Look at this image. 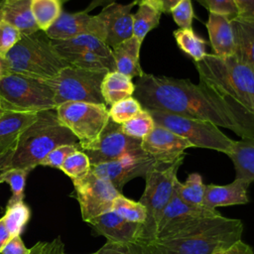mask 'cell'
<instances>
[{"label": "cell", "instance_id": "obj_37", "mask_svg": "<svg viewBox=\"0 0 254 254\" xmlns=\"http://www.w3.org/2000/svg\"><path fill=\"white\" fill-rule=\"evenodd\" d=\"M155 125L156 124L153 117L149 111L144 108L139 115L121 124V129L126 135L138 139H143L154 129Z\"/></svg>", "mask_w": 254, "mask_h": 254}, {"label": "cell", "instance_id": "obj_9", "mask_svg": "<svg viewBox=\"0 0 254 254\" xmlns=\"http://www.w3.org/2000/svg\"><path fill=\"white\" fill-rule=\"evenodd\" d=\"M56 112L60 122L77 138L81 150L96 144L110 120L106 104L64 102L56 108Z\"/></svg>", "mask_w": 254, "mask_h": 254}, {"label": "cell", "instance_id": "obj_36", "mask_svg": "<svg viewBox=\"0 0 254 254\" xmlns=\"http://www.w3.org/2000/svg\"><path fill=\"white\" fill-rule=\"evenodd\" d=\"M90 166L87 155L79 149L71 153L65 159L60 170H62L72 181H75L86 176L90 171Z\"/></svg>", "mask_w": 254, "mask_h": 254}, {"label": "cell", "instance_id": "obj_51", "mask_svg": "<svg viewBox=\"0 0 254 254\" xmlns=\"http://www.w3.org/2000/svg\"><path fill=\"white\" fill-rule=\"evenodd\" d=\"M66 1H68V0H62L63 3L66 2ZM112 3H115V0H91L89 5L83 10V12L88 13V12H90L91 10H93L96 7H99V6L105 7V6H108V5L112 4Z\"/></svg>", "mask_w": 254, "mask_h": 254}, {"label": "cell", "instance_id": "obj_26", "mask_svg": "<svg viewBox=\"0 0 254 254\" xmlns=\"http://www.w3.org/2000/svg\"><path fill=\"white\" fill-rule=\"evenodd\" d=\"M231 24L235 42L234 56L254 69V21L235 18Z\"/></svg>", "mask_w": 254, "mask_h": 254}, {"label": "cell", "instance_id": "obj_16", "mask_svg": "<svg viewBox=\"0 0 254 254\" xmlns=\"http://www.w3.org/2000/svg\"><path fill=\"white\" fill-rule=\"evenodd\" d=\"M51 40H66L79 35H93L104 42L105 32L97 15L83 11L67 13L63 11L59 19L45 32Z\"/></svg>", "mask_w": 254, "mask_h": 254}, {"label": "cell", "instance_id": "obj_24", "mask_svg": "<svg viewBox=\"0 0 254 254\" xmlns=\"http://www.w3.org/2000/svg\"><path fill=\"white\" fill-rule=\"evenodd\" d=\"M234 166L235 179L251 184L254 182V137L234 141L227 155Z\"/></svg>", "mask_w": 254, "mask_h": 254}, {"label": "cell", "instance_id": "obj_5", "mask_svg": "<svg viewBox=\"0 0 254 254\" xmlns=\"http://www.w3.org/2000/svg\"><path fill=\"white\" fill-rule=\"evenodd\" d=\"M10 73H18L41 80L55 77L68 66L44 31L22 35L20 41L7 53Z\"/></svg>", "mask_w": 254, "mask_h": 254}, {"label": "cell", "instance_id": "obj_48", "mask_svg": "<svg viewBox=\"0 0 254 254\" xmlns=\"http://www.w3.org/2000/svg\"><path fill=\"white\" fill-rule=\"evenodd\" d=\"M181 0H137V2H147L153 5L162 13H171L172 9L180 2Z\"/></svg>", "mask_w": 254, "mask_h": 254}, {"label": "cell", "instance_id": "obj_22", "mask_svg": "<svg viewBox=\"0 0 254 254\" xmlns=\"http://www.w3.org/2000/svg\"><path fill=\"white\" fill-rule=\"evenodd\" d=\"M0 19L16 27L22 35L40 30L31 10V0H0Z\"/></svg>", "mask_w": 254, "mask_h": 254}, {"label": "cell", "instance_id": "obj_25", "mask_svg": "<svg viewBox=\"0 0 254 254\" xmlns=\"http://www.w3.org/2000/svg\"><path fill=\"white\" fill-rule=\"evenodd\" d=\"M52 44L60 55L90 51L114 61L111 48L93 35L84 34L66 40H52Z\"/></svg>", "mask_w": 254, "mask_h": 254}, {"label": "cell", "instance_id": "obj_7", "mask_svg": "<svg viewBox=\"0 0 254 254\" xmlns=\"http://www.w3.org/2000/svg\"><path fill=\"white\" fill-rule=\"evenodd\" d=\"M0 97L8 111L37 113L57 108L55 92L46 80L18 73L0 81Z\"/></svg>", "mask_w": 254, "mask_h": 254}, {"label": "cell", "instance_id": "obj_38", "mask_svg": "<svg viewBox=\"0 0 254 254\" xmlns=\"http://www.w3.org/2000/svg\"><path fill=\"white\" fill-rule=\"evenodd\" d=\"M31 171L24 169L11 168L0 176V184L6 183L10 186L12 190V198L24 199V190L26 180Z\"/></svg>", "mask_w": 254, "mask_h": 254}, {"label": "cell", "instance_id": "obj_13", "mask_svg": "<svg viewBox=\"0 0 254 254\" xmlns=\"http://www.w3.org/2000/svg\"><path fill=\"white\" fill-rule=\"evenodd\" d=\"M218 216H221V214L216 208L186 203L174 191L171 200L161 213L156 237L153 241L171 238L196 220Z\"/></svg>", "mask_w": 254, "mask_h": 254}, {"label": "cell", "instance_id": "obj_2", "mask_svg": "<svg viewBox=\"0 0 254 254\" xmlns=\"http://www.w3.org/2000/svg\"><path fill=\"white\" fill-rule=\"evenodd\" d=\"M242 232L241 220L221 215L196 220L169 239L141 243L147 254H212L241 239Z\"/></svg>", "mask_w": 254, "mask_h": 254}, {"label": "cell", "instance_id": "obj_8", "mask_svg": "<svg viewBox=\"0 0 254 254\" xmlns=\"http://www.w3.org/2000/svg\"><path fill=\"white\" fill-rule=\"evenodd\" d=\"M155 124L165 127L188 140L192 147L206 148L228 155L234 140L223 134L219 128L207 121L187 118L174 113L147 109Z\"/></svg>", "mask_w": 254, "mask_h": 254}, {"label": "cell", "instance_id": "obj_52", "mask_svg": "<svg viewBox=\"0 0 254 254\" xmlns=\"http://www.w3.org/2000/svg\"><path fill=\"white\" fill-rule=\"evenodd\" d=\"M10 74V67L6 56L0 54V81Z\"/></svg>", "mask_w": 254, "mask_h": 254}, {"label": "cell", "instance_id": "obj_42", "mask_svg": "<svg viewBox=\"0 0 254 254\" xmlns=\"http://www.w3.org/2000/svg\"><path fill=\"white\" fill-rule=\"evenodd\" d=\"M208 10L209 13L226 16L230 20L238 17L237 8L233 0H195Z\"/></svg>", "mask_w": 254, "mask_h": 254}, {"label": "cell", "instance_id": "obj_10", "mask_svg": "<svg viewBox=\"0 0 254 254\" xmlns=\"http://www.w3.org/2000/svg\"><path fill=\"white\" fill-rule=\"evenodd\" d=\"M107 72L68 65L46 81L55 92L57 107L64 102L75 101L105 104L100 86Z\"/></svg>", "mask_w": 254, "mask_h": 254}, {"label": "cell", "instance_id": "obj_4", "mask_svg": "<svg viewBox=\"0 0 254 254\" xmlns=\"http://www.w3.org/2000/svg\"><path fill=\"white\" fill-rule=\"evenodd\" d=\"M62 145H79V142L60 122L56 109L40 111L37 120L21 134L13 152L11 168L32 171L50 152Z\"/></svg>", "mask_w": 254, "mask_h": 254}, {"label": "cell", "instance_id": "obj_40", "mask_svg": "<svg viewBox=\"0 0 254 254\" xmlns=\"http://www.w3.org/2000/svg\"><path fill=\"white\" fill-rule=\"evenodd\" d=\"M21 38L22 34L16 27L4 20H0V54L6 56Z\"/></svg>", "mask_w": 254, "mask_h": 254}, {"label": "cell", "instance_id": "obj_30", "mask_svg": "<svg viewBox=\"0 0 254 254\" xmlns=\"http://www.w3.org/2000/svg\"><path fill=\"white\" fill-rule=\"evenodd\" d=\"M138 5L133 14V36L143 42L147 34L158 27L162 12L147 2H139Z\"/></svg>", "mask_w": 254, "mask_h": 254}, {"label": "cell", "instance_id": "obj_12", "mask_svg": "<svg viewBox=\"0 0 254 254\" xmlns=\"http://www.w3.org/2000/svg\"><path fill=\"white\" fill-rule=\"evenodd\" d=\"M141 144L142 139L126 135L121 129V124L109 120L96 144L82 151L87 155L92 166L126 156H146Z\"/></svg>", "mask_w": 254, "mask_h": 254}, {"label": "cell", "instance_id": "obj_49", "mask_svg": "<svg viewBox=\"0 0 254 254\" xmlns=\"http://www.w3.org/2000/svg\"><path fill=\"white\" fill-rule=\"evenodd\" d=\"M13 152L10 151L7 153L0 154V176L11 169V162H12V157H13Z\"/></svg>", "mask_w": 254, "mask_h": 254}, {"label": "cell", "instance_id": "obj_11", "mask_svg": "<svg viewBox=\"0 0 254 254\" xmlns=\"http://www.w3.org/2000/svg\"><path fill=\"white\" fill-rule=\"evenodd\" d=\"M73 196L78 201L81 217L88 222L94 217L112 209L114 199L122 192L109 182L97 177L91 171L79 180L72 181Z\"/></svg>", "mask_w": 254, "mask_h": 254}, {"label": "cell", "instance_id": "obj_47", "mask_svg": "<svg viewBox=\"0 0 254 254\" xmlns=\"http://www.w3.org/2000/svg\"><path fill=\"white\" fill-rule=\"evenodd\" d=\"M212 254H254V252L251 246L239 239L228 247L219 249Z\"/></svg>", "mask_w": 254, "mask_h": 254}, {"label": "cell", "instance_id": "obj_46", "mask_svg": "<svg viewBox=\"0 0 254 254\" xmlns=\"http://www.w3.org/2000/svg\"><path fill=\"white\" fill-rule=\"evenodd\" d=\"M238 17L247 21H254V0H233Z\"/></svg>", "mask_w": 254, "mask_h": 254}, {"label": "cell", "instance_id": "obj_6", "mask_svg": "<svg viewBox=\"0 0 254 254\" xmlns=\"http://www.w3.org/2000/svg\"><path fill=\"white\" fill-rule=\"evenodd\" d=\"M184 158L185 155L171 164L156 162L147 172L145 190L139 200L145 206L147 213L146 221L142 224L143 231L140 242L148 243L155 239L161 213L174 193L175 182L178 180L177 173Z\"/></svg>", "mask_w": 254, "mask_h": 254}, {"label": "cell", "instance_id": "obj_44", "mask_svg": "<svg viewBox=\"0 0 254 254\" xmlns=\"http://www.w3.org/2000/svg\"><path fill=\"white\" fill-rule=\"evenodd\" d=\"M30 254H67L64 251V244L60 237L50 242H38L30 248ZM90 254H96L90 253Z\"/></svg>", "mask_w": 254, "mask_h": 254}, {"label": "cell", "instance_id": "obj_17", "mask_svg": "<svg viewBox=\"0 0 254 254\" xmlns=\"http://www.w3.org/2000/svg\"><path fill=\"white\" fill-rule=\"evenodd\" d=\"M135 5H138L137 0L128 4L112 3L103 7L97 14L105 32L104 43L109 48H113L133 36V14L131 11Z\"/></svg>", "mask_w": 254, "mask_h": 254}, {"label": "cell", "instance_id": "obj_19", "mask_svg": "<svg viewBox=\"0 0 254 254\" xmlns=\"http://www.w3.org/2000/svg\"><path fill=\"white\" fill-rule=\"evenodd\" d=\"M249 186L250 184L247 182L238 179L225 186L205 185L203 205L208 208H216L217 206L245 204L249 201L247 195Z\"/></svg>", "mask_w": 254, "mask_h": 254}, {"label": "cell", "instance_id": "obj_32", "mask_svg": "<svg viewBox=\"0 0 254 254\" xmlns=\"http://www.w3.org/2000/svg\"><path fill=\"white\" fill-rule=\"evenodd\" d=\"M62 0H31V10L41 31L46 32L63 12Z\"/></svg>", "mask_w": 254, "mask_h": 254}, {"label": "cell", "instance_id": "obj_14", "mask_svg": "<svg viewBox=\"0 0 254 254\" xmlns=\"http://www.w3.org/2000/svg\"><path fill=\"white\" fill-rule=\"evenodd\" d=\"M156 163L149 156H126L121 159L90 166V171L97 177L109 182L118 191L132 179L146 176Z\"/></svg>", "mask_w": 254, "mask_h": 254}, {"label": "cell", "instance_id": "obj_29", "mask_svg": "<svg viewBox=\"0 0 254 254\" xmlns=\"http://www.w3.org/2000/svg\"><path fill=\"white\" fill-rule=\"evenodd\" d=\"M71 66L94 70V71H114L115 64L114 61L108 60L100 55L90 52L84 51L73 54H64L61 55Z\"/></svg>", "mask_w": 254, "mask_h": 254}, {"label": "cell", "instance_id": "obj_3", "mask_svg": "<svg viewBox=\"0 0 254 254\" xmlns=\"http://www.w3.org/2000/svg\"><path fill=\"white\" fill-rule=\"evenodd\" d=\"M193 63L200 80L254 116V69L235 56L206 54Z\"/></svg>", "mask_w": 254, "mask_h": 254}, {"label": "cell", "instance_id": "obj_35", "mask_svg": "<svg viewBox=\"0 0 254 254\" xmlns=\"http://www.w3.org/2000/svg\"><path fill=\"white\" fill-rule=\"evenodd\" d=\"M143 109L141 103L134 96H130L112 104L108 111L110 120L123 124L139 115Z\"/></svg>", "mask_w": 254, "mask_h": 254}, {"label": "cell", "instance_id": "obj_54", "mask_svg": "<svg viewBox=\"0 0 254 254\" xmlns=\"http://www.w3.org/2000/svg\"><path fill=\"white\" fill-rule=\"evenodd\" d=\"M0 20H1V19H0Z\"/></svg>", "mask_w": 254, "mask_h": 254}, {"label": "cell", "instance_id": "obj_15", "mask_svg": "<svg viewBox=\"0 0 254 254\" xmlns=\"http://www.w3.org/2000/svg\"><path fill=\"white\" fill-rule=\"evenodd\" d=\"M143 151L156 162L171 164L186 155L185 150L192 145L171 130L155 125L154 129L142 139Z\"/></svg>", "mask_w": 254, "mask_h": 254}, {"label": "cell", "instance_id": "obj_50", "mask_svg": "<svg viewBox=\"0 0 254 254\" xmlns=\"http://www.w3.org/2000/svg\"><path fill=\"white\" fill-rule=\"evenodd\" d=\"M11 238H12V236L6 227L3 218L1 217L0 218V253Z\"/></svg>", "mask_w": 254, "mask_h": 254}, {"label": "cell", "instance_id": "obj_39", "mask_svg": "<svg viewBox=\"0 0 254 254\" xmlns=\"http://www.w3.org/2000/svg\"><path fill=\"white\" fill-rule=\"evenodd\" d=\"M175 23L180 29L192 30L193 10L191 0H181L171 11Z\"/></svg>", "mask_w": 254, "mask_h": 254}, {"label": "cell", "instance_id": "obj_23", "mask_svg": "<svg viewBox=\"0 0 254 254\" xmlns=\"http://www.w3.org/2000/svg\"><path fill=\"white\" fill-rule=\"evenodd\" d=\"M142 41L132 36L111 48L115 70L130 78L141 76L144 72L140 64V49Z\"/></svg>", "mask_w": 254, "mask_h": 254}, {"label": "cell", "instance_id": "obj_43", "mask_svg": "<svg viewBox=\"0 0 254 254\" xmlns=\"http://www.w3.org/2000/svg\"><path fill=\"white\" fill-rule=\"evenodd\" d=\"M79 145H62L50 152L45 159L40 163V166H47L56 169H61L65 159L74 151L79 150Z\"/></svg>", "mask_w": 254, "mask_h": 254}, {"label": "cell", "instance_id": "obj_21", "mask_svg": "<svg viewBox=\"0 0 254 254\" xmlns=\"http://www.w3.org/2000/svg\"><path fill=\"white\" fill-rule=\"evenodd\" d=\"M206 29L213 55L230 57L235 54V42L231 20L226 16L208 13Z\"/></svg>", "mask_w": 254, "mask_h": 254}, {"label": "cell", "instance_id": "obj_18", "mask_svg": "<svg viewBox=\"0 0 254 254\" xmlns=\"http://www.w3.org/2000/svg\"><path fill=\"white\" fill-rule=\"evenodd\" d=\"M86 223L97 234L103 235L110 242H137L142 238L143 226L141 223L128 221L112 209L94 217Z\"/></svg>", "mask_w": 254, "mask_h": 254}, {"label": "cell", "instance_id": "obj_20", "mask_svg": "<svg viewBox=\"0 0 254 254\" xmlns=\"http://www.w3.org/2000/svg\"><path fill=\"white\" fill-rule=\"evenodd\" d=\"M38 118V112L7 111L0 117V154L14 151L24 130Z\"/></svg>", "mask_w": 254, "mask_h": 254}, {"label": "cell", "instance_id": "obj_31", "mask_svg": "<svg viewBox=\"0 0 254 254\" xmlns=\"http://www.w3.org/2000/svg\"><path fill=\"white\" fill-rule=\"evenodd\" d=\"M174 191L186 203L203 205L205 185L202 182L201 176L197 173L190 174L185 183L177 180L175 182Z\"/></svg>", "mask_w": 254, "mask_h": 254}, {"label": "cell", "instance_id": "obj_28", "mask_svg": "<svg viewBox=\"0 0 254 254\" xmlns=\"http://www.w3.org/2000/svg\"><path fill=\"white\" fill-rule=\"evenodd\" d=\"M30 217L31 209L24 199L10 197L2 218L12 237L21 235Z\"/></svg>", "mask_w": 254, "mask_h": 254}, {"label": "cell", "instance_id": "obj_34", "mask_svg": "<svg viewBox=\"0 0 254 254\" xmlns=\"http://www.w3.org/2000/svg\"><path fill=\"white\" fill-rule=\"evenodd\" d=\"M112 210L124 219L135 223L143 224L147 218L145 206L140 201H134L122 193L114 199Z\"/></svg>", "mask_w": 254, "mask_h": 254}, {"label": "cell", "instance_id": "obj_45", "mask_svg": "<svg viewBox=\"0 0 254 254\" xmlns=\"http://www.w3.org/2000/svg\"><path fill=\"white\" fill-rule=\"evenodd\" d=\"M0 254H30V249L27 248L20 235L12 237Z\"/></svg>", "mask_w": 254, "mask_h": 254}, {"label": "cell", "instance_id": "obj_27", "mask_svg": "<svg viewBox=\"0 0 254 254\" xmlns=\"http://www.w3.org/2000/svg\"><path fill=\"white\" fill-rule=\"evenodd\" d=\"M100 90L106 106H111L117 101L133 96L135 84L132 78L121 72L108 71L102 79Z\"/></svg>", "mask_w": 254, "mask_h": 254}, {"label": "cell", "instance_id": "obj_33", "mask_svg": "<svg viewBox=\"0 0 254 254\" xmlns=\"http://www.w3.org/2000/svg\"><path fill=\"white\" fill-rule=\"evenodd\" d=\"M174 38L178 47L190 56L193 62L201 61L205 55L207 42L194 34L193 30L178 29L174 32Z\"/></svg>", "mask_w": 254, "mask_h": 254}, {"label": "cell", "instance_id": "obj_53", "mask_svg": "<svg viewBox=\"0 0 254 254\" xmlns=\"http://www.w3.org/2000/svg\"><path fill=\"white\" fill-rule=\"evenodd\" d=\"M8 110L5 108V106H4V104H3V102H2V99H1V97H0V117L4 114V113H6Z\"/></svg>", "mask_w": 254, "mask_h": 254}, {"label": "cell", "instance_id": "obj_41", "mask_svg": "<svg viewBox=\"0 0 254 254\" xmlns=\"http://www.w3.org/2000/svg\"><path fill=\"white\" fill-rule=\"evenodd\" d=\"M96 254H147L140 241L128 243H115L107 241Z\"/></svg>", "mask_w": 254, "mask_h": 254}, {"label": "cell", "instance_id": "obj_1", "mask_svg": "<svg viewBox=\"0 0 254 254\" xmlns=\"http://www.w3.org/2000/svg\"><path fill=\"white\" fill-rule=\"evenodd\" d=\"M133 96L145 109L207 121L241 138L254 137V116L200 79L194 84L190 79L143 73L135 83Z\"/></svg>", "mask_w": 254, "mask_h": 254}]
</instances>
